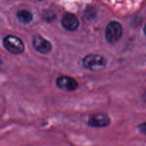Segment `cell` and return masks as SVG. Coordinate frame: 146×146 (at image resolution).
I'll return each instance as SVG.
<instances>
[{
    "mask_svg": "<svg viewBox=\"0 0 146 146\" xmlns=\"http://www.w3.org/2000/svg\"><path fill=\"white\" fill-rule=\"evenodd\" d=\"M83 65L91 71H100L104 69L106 66V60L98 54H88L83 59Z\"/></svg>",
    "mask_w": 146,
    "mask_h": 146,
    "instance_id": "cell-1",
    "label": "cell"
},
{
    "mask_svg": "<svg viewBox=\"0 0 146 146\" xmlns=\"http://www.w3.org/2000/svg\"><path fill=\"white\" fill-rule=\"evenodd\" d=\"M4 48L13 54H20L24 52V45L23 41L19 37L13 35H8L3 39Z\"/></svg>",
    "mask_w": 146,
    "mask_h": 146,
    "instance_id": "cell-2",
    "label": "cell"
},
{
    "mask_svg": "<svg viewBox=\"0 0 146 146\" xmlns=\"http://www.w3.org/2000/svg\"><path fill=\"white\" fill-rule=\"evenodd\" d=\"M122 34L123 27L121 24L117 21H111L106 28V38L110 44L117 42L121 38Z\"/></svg>",
    "mask_w": 146,
    "mask_h": 146,
    "instance_id": "cell-3",
    "label": "cell"
},
{
    "mask_svg": "<svg viewBox=\"0 0 146 146\" xmlns=\"http://www.w3.org/2000/svg\"><path fill=\"white\" fill-rule=\"evenodd\" d=\"M56 85L60 89L66 91H74L78 87L76 80L68 76H61L56 79Z\"/></svg>",
    "mask_w": 146,
    "mask_h": 146,
    "instance_id": "cell-4",
    "label": "cell"
},
{
    "mask_svg": "<svg viewBox=\"0 0 146 146\" xmlns=\"http://www.w3.org/2000/svg\"><path fill=\"white\" fill-rule=\"evenodd\" d=\"M32 44L34 49L41 54H47L51 50V43L40 35L33 37Z\"/></svg>",
    "mask_w": 146,
    "mask_h": 146,
    "instance_id": "cell-5",
    "label": "cell"
},
{
    "mask_svg": "<svg viewBox=\"0 0 146 146\" xmlns=\"http://www.w3.org/2000/svg\"><path fill=\"white\" fill-rule=\"evenodd\" d=\"M111 123L109 116L105 113H97L91 115L88 120V125L92 127L102 128L108 125Z\"/></svg>",
    "mask_w": 146,
    "mask_h": 146,
    "instance_id": "cell-6",
    "label": "cell"
},
{
    "mask_svg": "<svg viewBox=\"0 0 146 146\" xmlns=\"http://www.w3.org/2000/svg\"><path fill=\"white\" fill-rule=\"evenodd\" d=\"M61 24L65 29L69 31H74L79 27V21L75 15L67 13L61 19Z\"/></svg>",
    "mask_w": 146,
    "mask_h": 146,
    "instance_id": "cell-7",
    "label": "cell"
},
{
    "mask_svg": "<svg viewBox=\"0 0 146 146\" xmlns=\"http://www.w3.org/2000/svg\"><path fill=\"white\" fill-rule=\"evenodd\" d=\"M17 17L18 19L24 24H28V23L31 22V20L33 19L32 14L25 9L19 10L17 12Z\"/></svg>",
    "mask_w": 146,
    "mask_h": 146,
    "instance_id": "cell-8",
    "label": "cell"
},
{
    "mask_svg": "<svg viewBox=\"0 0 146 146\" xmlns=\"http://www.w3.org/2000/svg\"><path fill=\"white\" fill-rule=\"evenodd\" d=\"M56 14L52 10H46L44 13V19L47 21H51L56 18Z\"/></svg>",
    "mask_w": 146,
    "mask_h": 146,
    "instance_id": "cell-9",
    "label": "cell"
},
{
    "mask_svg": "<svg viewBox=\"0 0 146 146\" xmlns=\"http://www.w3.org/2000/svg\"><path fill=\"white\" fill-rule=\"evenodd\" d=\"M138 130H139V131L141 133L146 135V122L141 124V125L138 126Z\"/></svg>",
    "mask_w": 146,
    "mask_h": 146,
    "instance_id": "cell-10",
    "label": "cell"
},
{
    "mask_svg": "<svg viewBox=\"0 0 146 146\" xmlns=\"http://www.w3.org/2000/svg\"><path fill=\"white\" fill-rule=\"evenodd\" d=\"M143 31H144V33H145V34L146 35V25L145 26V27H144V30H143Z\"/></svg>",
    "mask_w": 146,
    "mask_h": 146,
    "instance_id": "cell-11",
    "label": "cell"
},
{
    "mask_svg": "<svg viewBox=\"0 0 146 146\" xmlns=\"http://www.w3.org/2000/svg\"><path fill=\"white\" fill-rule=\"evenodd\" d=\"M145 101H146V95H145Z\"/></svg>",
    "mask_w": 146,
    "mask_h": 146,
    "instance_id": "cell-12",
    "label": "cell"
}]
</instances>
